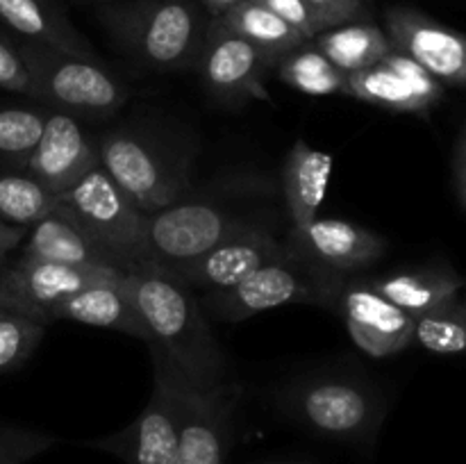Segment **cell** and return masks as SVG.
<instances>
[{"mask_svg": "<svg viewBox=\"0 0 466 464\" xmlns=\"http://www.w3.org/2000/svg\"><path fill=\"white\" fill-rule=\"evenodd\" d=\"M196 68L205 91L218 103L237 107L248 100H271L264 77L276 62L218 18L209 21Z\"/></svg>", "mask_w": 466, "mask_h": 464, "instance_id": "cell-10", "label": "cell"}, {"mask_svg": "<svg viewBox=\"0 0 466 464\" xmlns=\"http://www.w3.org/2000/svg\"><path fill=\"white\" fill-rule=\"evenodd\" d=\"M346 96L391 112L426 116L444 98V85L412 57L391 50L373 66L346 76Z\"/></svg>", "mask_w": 466, "mask_h": 464, "instance_id": "cell-16", "label": "cell"}, {"mask_svg": "<svg viewBox=\"0 0 466 464\" xmlns=\"http://www.w3.org/2000/svg\"><path fill=\"white\" fill-rule=\"evenodd\" d=\"M86 3H94L96 7H98V5H105V3H112V0H86Z\"/></svg>", "mask_w": 466, "mask_h": 464, "instance_id": "cell-38", "label": "cell"}, {"mask_svg": "<svg viewBox=\"0 0 466 464\" xmlns=\"http://www.w3.org/2000/svg\"><path fill=\"white\" fill-rule=\"evenodd\" d=\"M127 294L148 332L150 350L162 355L177 376L196 389L230 382V358L209 328L194 291L157 268L123 276Z\"/></svg>", "mask_w": 466, "mask_h": 464, "instance_id": "cell-2", "label": "cell"}, {"mask_svg": "<svg viewBox=\"0 0 466 464\" xmlns=\"http://www.w3.org/2000/svg\"><path fill=\"white\" fill-rule=\"evenodd\" d=\"M30 76V98L50 112L76 118H109L127 103L126 82L103 59H86L23 41L16 45Z\"/></svg>", "mask_w": 466, "mask_h": 464, "instance_id": "cell-6", "label": "cell"}, {"mask_svg": "<svg viewBox=\"0 0 466 464\" xmlns=\"http://www.w3.org/2000/svg\"><path fill=\"white\" fill-rule=\"evenodd\" d=\"M41 3H48V5H57V7H62V5H59V0H41Z\"/></svg>", "mask_w": 466, "mask_h": 464, "instance_id": "cell-39", "label": "cell"}, {"mask_svg": "<svg viewBox=\"0 0 466 464\" xmlns=\"http://www.w3.org/2000/svg\"><path fill=\"white\" fill-rule=\"evenodd\" d=\"M346 276L326 271L300 255L278 259L221 291L203 294L205 312L228 323H239L282 305H319L332 309Z\"/></svg>", "mask_w": 466, "mask_h": 464, "instance_id": "cell-8", "label": "cell"}, {"mask_svg": "<svg viewBox=\"0 0 466 464\" xmlns=\"http://www.w3.org/2000/svg\"><path fill=\"white\" fill-rule=\"evenodd\" d=\"M287 239L303 259L346 277L376 264L387 250V241L378 232L344 218L317 217L305 226L289 227Z\"/></svg>", "mask_w": 466, "mask_h": 464, "instance_id": "cell-17", "label": "cell"}, {"mask_svg": "<svg viewBox=\"0 0 466 464\" xmlns=\"http://www.w3.org/2000/svg\"><path fill=\"white\" fill-rule=\"evenodd\" d=\"M46 116V107H0V171H27Z\"/></svg>", "mask_w": 466, "mask_h": 464, "instance_id": "cell-28", "label": "cell"}, {"mask_svg": "<svg viewBox=\"0 0 466 464\" xmlns=\"http://www.w3.org/2000/svg\"><path fill=\"white\" fill-rule=\"evenodd\" d=\"M46 328L39 318L0 308V373L23 367L39 348Z\"/></svg>", "mask_w": 466, "mask_h": 464, "instance_id": "cell-30", "label": "cell"}, {"mask_svg": "<svg viewBox=\"0 0 466 464\" xmlns=\"http://www.w3.org/2000/svg\"><path fill=\"white\" fill-rule=\"evenodd\" d=\"M25 232L27 227L9 226V223L0 221V264H5V259H7L14 250H18Z\"/></svg>", "mask_w": 466, "mask_h": 464, "instance_id": "cell-36", "label": "cell"}, {"mask_svg": "<svg viewBox=\"0 0 466 464\" xmlns=\"http://www.w3.org/2000/svg\"><path fill=\"white\" fill-rule=\"evenodd\" d=\"M332 309L344 318L355 346L371 358H390L414 344V317L385 298L371 280L346 277Z\"/></svg>", "mask_w": 466, "mask_h": 464, "instance_id": "cell-12", "label": "cell"}, {"mask_svg": "<svg viewBox=\"0 0 466 464\" xmlns=\"http://www.w3.org/2000/svg\"><path fill=\"white\" fill-rule=\"evenodd\" d=\"M18 257L39 259V262L68 264V267H109L118 268L59 205L55 212L27 227ZM121 271V268H118ZM126 273V271H123Z\"/></svg>", "mask_w": 466, "mask_h": 464, "instance_id": "cell-21", "label": "cell"}, {"mask_svg": "<svg viewBox=\"0 0 466 464\" xmlns=\"http://www.w3.org/2000/svg\"><path fill=\"white\" fill-rule=\"evenodd\" d=\"M123 276L114 277V280L94 282L73 294L71 298L57 305V309L53 312V321L66 318V321L82 323V326L116 330L135 337V339L148 341V332H146L144 321L123 285Z\"/></svg>", "mask_w": 466, "mask_h": 464, "instance_id": "cell-19", "label": "cell"}, {"mask_svg": "<svg viewBox=\"0 0 466 464\" xmlns=\"http://www.w3.org/2000/svg\"><path fill=\"white\" fill-rule=\"evenodd\" d=\"M0 89L30 96V76L14 45L0 39Z\"/></svg>", "mask_w": 466, "mask_h": 464, "instance_id": "cell-33", "label": "cell"}, {"mask_svg": "<svg viewBox=\"0 0 466 464\" xmlns=\"http://www.w3.org/2000/svg\"><path fill=\"white\" fill-rule=\"evenodd\" d=\"M0 21L30 44L77 57L103 59L96 53L94 44L73 25L71 18L57 5L41 0H0Z\"/></svg>", "mask_w": 466, "mask_h": 464, "instance_id": "cell-22", "label": "cell"}, {"mask_svg": "<svg viewBox=\"0 0 466 464\" xmlns=\"http://www.w3.org/2000/svg\"><path fill=\"white\" fill-rule=\"evenodd\" d=\"M241 0H200L203 9L208 12L209 18H221L223 14L230 12L232 7H237Z\"/></svg>", "mask_w": 466, "mask_h": 464, "instance_id": "cell-37", "label": "cell"}, {"mask_svg": "<svg viewBox=\"0 0 466 464\" xmlns=\"http://www.w3.org/2000/svg\"><path fill=\"white\" fill-rule=\"evenodd\" d=\"M123 271L109 267H68V264L14 259L0 273V308L53 323L57 305L94 282L121 277Z\"/></svg>", "mask_w": 466, "mask_h": 464, "instance_id": "cell-11", "label": "cell"}, {"mask_svg": "<svg viewBox=\"0 0 466 464\" xmlns=\"http://www.w3.org/2000/svg\"><path fill=\"white\" fill-rule=\"evenodd\" d=\"M278 464H309V462H278Z\"/></svg>", "mask_w": 466, "mask_h": 464, "instance_id": "cell-40", "label": "cell"}, {"mask_svg": "<svg viewBox=\"0 0 466 464\" xmlns=\"http://www.w3.org/2000/svg\"><path fill=\"white\" fill-rule=\"evenodd\" d=\"M59 196L46 189L30 173L0 171V221L30 227L57 207Z\"/></svg>", "mask_w": 466, "mask_h": 464, "instance_id": "cell-27", "label": "cell"}, {"mask_svg": "<svg viewBox=\"0 0 466 464\" xmlns=\"http://www.w3.org/2000/svg\"><path fill=\"white\" fill-rule=\"evenodd\" d=\"M414 344L431 353H466V303L451 300L414 318Z\"/></svg>", "mask_w": 466, "mask_h": 464, "instance_id": "cell-29", "label": "cell"}, {"mask_svg": "<svg viewBox=\"0 0 466 464\" xmlns=\"http://www.w3.org/2000/svg\"><path fill=\"white\" fill-rule=\"evenodd\" d=\"M98 21L123 55L157 73L196 66L212 18L200 0H112Z\"/></svg>", "mask_w": 466, "mask_h": 464, "instance_id": "cell-3", "label": "cell"}, {"mask_svg": "<svg viewBox=\"0 0 466 464\" xmlns=\"http://www.w3.org/2000/svg\"><path fill=\"white\" fill-rule=\"evenodd\" d=\"M319 32L353 21H367L371 0H303Z\"/></svg>", "mask_w": 466, "mask_h": 464, "instance_id": "cell-32", "label": "cell"}, {"mask_svg": "<svg viewBox=\"0 0 466 464\" xmlns=\"http://www.w3.org/2000/svg\"><path fill=\"white\" fill-rule=\"evenodd\" d=\"M0 273H3V264H0Z\"/></svg>", "mask_w": 466, "mask_h": 464, "instance_id": "cell-41", "label": "cell"}, {"mask_svg": "<svg viewBox=\"0 0 466 464\" xmlns=\"http://www.w3.org/2000/svg\"><path fill=\"white\" fill-rule=\"evenodd\" d=\"M291 255L299 253L291 248L287 232L280 235V232L262 230L226 241V244L203 253L200 257L162 273L185 285L187 289H198L203 294H209V291L228 289L258 268L278 262V259L291 257Z\"/></svg>", "mask_w": 466, "mask_h": 464, "instance_id": "cell-15", "label": "cell"}, {"mask_svg": "<svg viewBox=\"0 0 466 464\" xmlns=\"http://www.w3.org/2000/svg\"><path fill=\"white\" fill-rule=\"evenodd\" d=\"M332 176V155L299 139L287 153L280 173V196L291 227H300L319 217Z\"/></svg>", "mask_w": 466, "mask_h": 464, "instance_id": "cell-20", "label": "cell"}, {"mask_svg": "<svg viewBox=\"0 0 466 464\" xmlns=\"http://www.w3.org/2000/svg\"><path fill=\"white\" fill-rule=\"evenodd\" d=\"M253 3L262 5L268 12H273L276 16H280L282 21L289 23V25L296 27L305 39H314V36L319 35L317 23H314L312 14L308 12L303 0H253Z\"/></svg>", "mask_w": 466, "mask_h": 464, "instance_id": "cell-34", "label": "cell"}, {"mask_svg": "<svg viewBox=\"0 0 466 464\" xmlns=\"http://www.w3.org/2000/svg\"><path fill=\"white\" fill-rule=\"evenodd\" d=\"M218 21L226 27H230L232 32H237L239 36H244L246 41H250L255 48L262 50L276 64L285 55H289L291 50H296L305 41H309L296 27H291L289 23L282 21L273 12H268L262 5L253 3V0H241L237 7L223 14Z\"/></svg>", "mask_w": 466, "mask_h": 464, "instance_id": "cell-25", "label": "cell"}, {"mask_svg": "<svg viewBox=\"0 0 466 464\" xmlns=\"http://www.w3.org/2000/svg\"><path fill=\"white\" fill-rule=\"evenodd\" d=\"M278 408L305 430L346 444H371L387 417L385 396L355 376H309L285 387Z\"/></svg>", "mask_w": 466, "mask_h": 464, "instance_id": "cell-5", "label": "cell"}, {"mask_svg": "<svg viewBox=\"0 0 466 464\" xmlns=\"http://www.w3.org/2000/svg\"><path fill=\"white\" fill-rule=\"evenodd\" d=\"M276 182L258 173L218 177L148 217V267L171 271L253 232H278Z\"/></svg>", "mask_w": 466, "mask_h": 464, "instance_id": "cell-1", "label": "cell"}, {"mask_svg": "<svg viewBox=\"0 0 466 464\" xmlns=\"http://www.w3.org/2000/svg\"><path fill=\"white\" fill-rule=\"evenodd\" d=\"M239 387L235 382L196 389L185 385L176 464H226L235 439Z\"/></svg>", "mask_w": 466, "mask_h": 464, "instance_id": "cell-13", "label": "cell"}, {"mask_svg": "<svg viewBox=\"0 0 466 464\" xmlns=\"http://www.w3.org/2000/svg\"><path fill=\"white\" fill-rule=\"evenodd\" d=\"M185 385L176 368L153 353V391L139 417L123 430L85 441V446L116 455L126 464H176Z\"/></svg>", "mask_w": 466, "mask_h": 464, "instance_id": "cell-9", "label": "cell"}, {"mask_svg": "<svg viewBox=\"0 0 466 464\" xmlns=\"http://www.w3.org/2000/svg\"><path fill=\"white\" fill-rule=\"evenodd\" d=\"M385 32L399 53L412 57L441 85L466 86V35L405 5L385 12Z\"/></svg>", "mask_w": 466, "mask_h": 464, "instance_id": "cell-14", "label": "cell"}, {"mask_svg": "<svg viewBox=\"0 0 466 464\" xmlns=\"http://www.w3.org/2000/svg\"><path fill=\"white\" fill-rule=\"evenodd\" d=\"M96 166L98 136L91 135L80 118L48 109L44 132L27 162L25 173L59 196L77 185Z\"/></svg>", "mask_w": 466, "mask_h": 464, "instance_id": "cell-18", "label": "cell"}, {"mask_svg": "<svg viewBox=\"0 0 466 464\" xmlns=\"http://www.w3.org/2000/svg\"><path fill=\"white\" fill-rule=\"evenodd\" d=\"M371 285L385 298L405 309L410 317L417 318L451 300H458L464 282L449 264H431L414 271H399L376 277Z\"/></svg>", "mask_w": 466, "mask_h": 464, "instance_id": "cell-23", "label": "cell"}, {"mask_svg": "<svg viewBox=\"0 0 466 464\" xmlns=\"http://www.w3.org/2000/svg\"><path fill=\"white\" fill-rule=\"evenodd\" d=\"M309 41L346 76L373 66L394 50L387 32L371 21H353L328 27Z\"/></svg>", "mask_w": 466, "mask_h": 464, "instance_id": "cell-24", "label": "cell"}, {"mask_svg": "<svg viewBox=\"0 0 466 464\" xmlns=\"http://www.w3.org/2000/svg\"><path fill=\"white\" fill-rule=\"evenodd\" d=\"M278 77L287 86L308 96L346 94V73H341L330 59L305 41L276 64Z\"/></svg>", "mask_w": 466, "mask_h": 464, "instance_id": "cell-26", "label": "cell"}, {"mask_svg": "<svg viewBox=\"0 0 466 464\" xmlns=\"http://www.w3.org/2000/svg\"><path fill=\"white\" fill-rule=\"evenodd\" d=\"M194 144L148 126H118L98 136V166L144 214L177 203L191 185Z\"/></svg>", "mask_w": 466, "mask_h": 464, "instance_id": "cell-4", "label": "cell"}, {"mask_svg": "<svg viewBox=\"0 0 466 464\" xmlns=\"http://www.w3.org/2000/svg\"><path fill=\"white\" fill-rule=\"evenodd\" d=\"M59 439L39 430L18 426H0V464H27L36 455L55 449Z\"/></svg>", "mask_w": 466, "mask_h": 464, "instance_id": "cell-31", "label": "cell"}, {"mask_svg": "<svg viewBox=\"0 0 466 464\" xmlns=\"http://www.w3.org/2000/svg\"><path fill=\"white\" fill-rule=\"evenodd\" d=\"M57 205L121 271L148 267V214L103 168L59 194Z\"/></svg>", "mask_w": 466, "mask_h": 464, "instance_id": "cell-7", "label": "cell"}, {"mask_svg": "<svg viewBox=\"0 0 466 464\" xmlns=\"http://www.w3.org/2000/svg\"><path fill=\"white\" fill-rule=\"evenodd\" d=\"M453 180L458 189V198L466 212V123L458 132V139L453 146Z\"/></svg>", "mask_w": 466, "mask_h": 464, "instance_id": "cell-35", "label": "cell"}]
</instances>
